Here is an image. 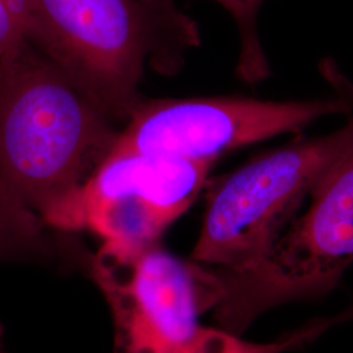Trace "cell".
I'll use <instances>...</instances> for the list:
<instances>
[{
	"instance_id": "1",
	"label": "cell",
	"mask_w": 353,
	"mask_h": 353,
	"mask_svg": "<svg viewBox=\"0 0 353 353\" xmlns=\"http://www.w3.org/2000/svg\"><path fill=\"white\" fill-rule=\"evenodd\" d=\"M118 135L113 119L29 41L0 59V176L48 227Z\"/></svg>"
},
{
	"instance_id": "2",
	"label": "cell",
	"mask_w": 353,
	"mask_h": 353,
	"mask_svg": "<svg viewBox=\"0 0 353 353\" xmlns=\"http://www.w3.org/2000/svg\"><path fill=\"white\" fill-rule=\"evenodd\" d=\"M26 38L114 122L139 106L145 64L178 68L201 42L173 0H20Z\"/></svg>"
},
{
	"instance_id": "3",
	"label": "cell",
	"mask_w": 353,
	"mask_h": 353,
	"mask_svg": "<svg viewBox=\"0 0 353 353\" xmlns=\"http://www.w3.org/2000/svg\"><path fill=\"white\" fill-rule=\"evenodd\" d=\"M299 214L265 258L249 270L216 268L221 299L214 318L241 335L255 318L283 303L334 290L353 263V139L326 166Z\"/></svg>"
},
{
	"instance_id": "4",
	"label": "cell",
	"mask_w": 353,
	"mask_h": 353,
	"mask_svg": "<svg viewBox=\"0 0 353 353\" xmlns=\"http://www.w3.org/2000/svg\"><path fill=\"white\" fill-rule=\"evenodd\" d=\"M353 139V118L316 138L297 137L210 182L192 261L240 272L258 265L300 214L318 176Z\"/></svg>"
},
{
	"instance_id": "5",
	"label": "cell",
	"mask_w": 353,
	"mask_h": 353,
	"mask_svg": "<svg viewBox=\"0 0 353 353\" xmlns=\"http://www.w3.org/2000/svg\"><path fill=\"white\" fill-rule=\"evenodd\" d=\"M87 274L101 290L113 316L114 353H166L192 341L199 316L214 310L223 285L216 270L182 259L160 241L90 255Z\"/></svg>"
},
{
	"instance_id": "6",
	"label": "cell",
	"mask_w": 353,
	"mask_h": 353,
	"mask_svg": "<svg viewBox=\"0 0 353 353\" xmlns=\"http://www.w3.org/2000/svg\"><path fill=\"white\" fill-rule=\"evenodd\" d=\"M214 165L163 154L109 156L49 227L88 230L101 239V248L118 252L159 242L196 201Z\"/></svg>"
},
{
	"instance_id": "7",
	"label": "cell",
	"mask_w": 353,
	"mask_h": 353,
	"mask_svg": "<svg viewBox=\"0 0 353 353\" xmlns=\"http://www.w3.org/2000/svg\"><path fill=\"white\" fill-rule=\"evenodd\" d=\"M348 115L338 97L265 101L249 97L140 102L119 130L109 156L145 153L216 163L228 152L288 132L327 115Z\"/></svg>"
},
{
	"instance_id": "8",
	"label": "cell",
	"mask_w": 353,
	"mask_h": 353,
	"mask_svg": "<svg viewBox=\"0 0 353 353\" xmlns=\"http://www.w3.org/2000/svg\"><path fill=\"white\" fill-rule=\"evenodd\" d=\"M48 227L0 176V263L85 271L90 254Z\"/></svg>"
},
{
	"instance_id": "9",
	"label": "cell",
	"mask_w": 353,
	"mask_h": 353,
	"mask_svg": "<svg viewBox=\"0 0 353 353\" xmlns=\"http://www.w3.org/2000/svg\"><path fill=\"white\" fill-rule=\"evenodd\" d=\"M326 328L316 321L290 336L274 343H252L242 341L240 335L223 328L203 327L201 332L186 345L166 353H283L296 350L316 339Z\"/></svg>"
},
{
	"instance_id": "10",
	"label": "cell",
	"mask_w": 353,
	"mask_h": 353,
	"mask_svg": "<svg viewBox=\"0 0 353 353\" xmlns=\"http://www.w3.org/2000/svg\"><path fill=\"white\" fill-rule=\"evenodd\" d=\"M232 14L240 32V54L236 67L239 79L248 84H258L271 76L259 32L258 14L265 0H214Z\"/></svg>"
},
{
	"instance_id": "11",
	"label": "cell",
	"mask_w": 353,
	"mask_h": 353,
	"mask_svg": "<svg viewBox=\"0 0 353 353\" xmlns=\"http://www.w3.org/2000/svg\"><path fill=\"white\" fill-rule=\"evenodd\" d=\"M28 41L20 0H0V59Z\"/></svg>"
},
{
	"instance_id": "12",
	"label": "cell",
	"mask_w": 353,
	"mask_h": 353,
	"mask_svg": "<svg viewBox=\"0 0 353 353\" xmlns=\"http://www.w3.org/2000/svg\"><path fill=\"white\" fill-rule=\"evenodd\" d=\"M319 71L325 80L334 90L335 97L344 102L348 108V117L353 118V81L344 75L339 65L335 63L334 59L325 58L319 64Z\"/></svg>"
},
{
	"instance_id": "13",
	"label": "cell",
	"mask_w": 353,
	"mask_h": 353,
	"mask_svg": "<svg viewBox=\"0 0 353 353\" xmlns=\"http://www.w3.org/2000/svg\"><path fill=\"white\" fill-rule=\"evenodd\" d=\"M345 322H353V303L351 306H348L347 309H344L338 316L330 318V319H325V323H326L327 328L334 326V325H338V323H345Z\"/></svg>"
},
{
	"instance_id": "14",
	"label": "cell",
	"mask_w": 353,
	"mask_h": 353,
	"mask_svg": "<svg viewBox=\"0 0 353 353\" xmlns=\"http://www.w3.org/2000/svg\"><path fill=\"white\" fill-rule=\"evenodd\" d=\"M0 353H8L6 350V343H4V332L3 327L0 326Z\"/></svg>"
}]
</instances>
